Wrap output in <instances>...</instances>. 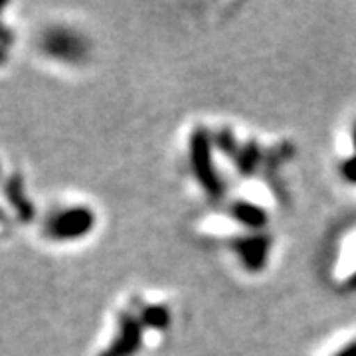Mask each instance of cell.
I'll return each instance as SVG.
<instances>
[{
    "label": "cell",
    "mask_w": 356,
    "mask_h": 356,
    "mask_svg": "<svg viewBox=\"0 0 356 356\" xmlns=\"http://www.w3.org/2000/svg\"><path fill=\"white\" fill-rule=\"evenodd\" d=\"M214 143L218 145V149L222 151V153H226L228 156H236V153L240 151V145H238V140H236V137H234V133L232 131H228V129H224L222 133H218L216 139H214Z\"/></svg>",
    "instance_id": "cell-5"
},
{
    "label": "cell",
    "mask_w": 356,
    "mask_h": 356,
    "mask_svg": "<svg viewBox=\"0 0 356 356\" xmlns=\"http://www.w3.org/2000/svg\"><path fill=\"white\" fill-rule=\"evenodd\" d=\"M229 216L248 232H261L269 222L266 210L252 200H236L229 204Z\"/></svg>",
    "instance_id": "cell-3"
},
{
    "label": "cell",
    "mask_w": 356,
    "mask_h": 356,
    "mask_svg": "<svg viewBox=\"0 0 356 356\" xmlns=\"http://www.w3.org/2000/svg\"><path fill=\"white\" fill-rule=\"evenodd\" d=\"M234 161H236V166L240 168V172H242L243 177H252L257 170V166L261 165L264 154H261L259 145L255 140H250V143H245V145L240 147V151L236 153Z\"/></svg>",
    "instance_id": "cell-4"
},
{
    "label": "cell",
    "mask_w": 356,
    "mask_h": 356,
    "mask_svg": "<svg viewBox=\"0 0 356 356\" xmlns=\"http://www.w3.org/2000/svg\"><path fill=\"white\" fill-rule=\"evenodd\" d=\"M341 177H343L344 182L356 186V153L346 156L341 163Z\"/></svg>",
    "instance_id": "cell-6"
},
{
    "label": "cell",
    "mask_w": 356,
    "mask_h": 356,
    "mask_svg": "<svg viewBox=\"0 0 356 356\" xmlns=\"http://www.w3.org/2000/svg\"><path fill=\"white\" fill-rule=\"evenodd\" d=\"M346 287H350V289H356V271L346 280Z\"/></svg>",
    "instance_id": "cell-8"
},
{
    "label": "cell",
    "mask_w": 356,
    "mask_h": 356,
    "mask_svg": "<svg viewBox=\"0 0 356 356\" xmlns=\"http://www.w3.org/2000/svg\"><path fill=\"white\" fill-rule=\"evenodd\" d=\"M332 356H356V339L355 341H350V343L344 344L343 348H341L339 353H334Z\"/></svg>",
    "instance_id": "cell-7"
},
{
    "label": "cell",
    "mask_w": 356,
    "mask_h": 356,
    "mask_svg": "<svg viewBox=\"0 0 356 356\" xmlns=\"http://www.w3.org/2000/svg\"><path fill=\"white\" fill-rule=\"evenodd\" d=\"M191 159L194 175L200 180L206 192L214 198H220L224 194V182L218 177L216 166L212 161V139L204 129H198L192 135Z\"/></svg>",
    "instance_id": "cell-1"
},
{
    "label": "cell",
    "mask_w": 356,
    "mask_h": 356,
    "mask_svg": "<svg viewBox=\"0 0 356 356\" xmlns=\"http://www.w3.org/2000/svg\"><path fill=\"white\" fill-rule=\"evenodd\" d=\"M234 250L250 273H259L269 259L271 236H267L264 232H250L234 242Z\"/></svg>",
    "instance_id": "cell-2"
},
{
    "label": "cell",
    "mask_w": 356,
    "mask_h": 356,
    "mask_svg": "<svg viewBox=\"0 0 356 356\" xmlns=\"http://www.w3.org/2000/svg\"><path fill=\"white\" fill-rule=\"evenodd\" d=\"M353 145H355V153H356V125L353 129Z\"/></svg>",
    "instance_id": "cell-9"
}]
</instances>
